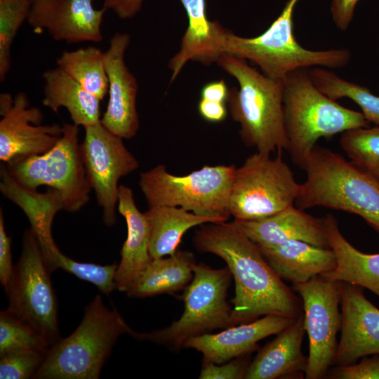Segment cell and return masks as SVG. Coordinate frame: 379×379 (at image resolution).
<instances>
[{"mask_svg":"<svg viewBox=\"0 0 379 379\" xmlns=\"http://www.w3.org/2000/svg\"><path fill=\"white\" fill-rule=\"evenodd\" d=\"M117 210L126 220L127 237L120 252L116 289L126 293L152 260L149 253L151 229L145 213L136 206L133 190L128 186L119 187Z\"/></svg>","mask_w":379,"mask_h":379,"instance_id":"20","label":"cell"},{"mask_svg":"<svg viewBox=\"0 0 379 379\" xmlns=\"http://www.w3.org/2000/svg\"><path fill=\"white\" fill-rule=\"evenodd\" d=\"M47 352L19 350L0 356V378H33L43 364Z\"/></svg>","mask_w":379,"mask_h":379,"instance_id":"35","label":"cell"},{"mask_svg":"<svg viewBox=\"0 0 379 379\" xmlns=\"http://www.w3.org/2000/svg\"><path fill=\"white\" fill-rule=\"evenodd\" d=\"M40 248L45 263L51 272L62 269L83 281L94 284L106 295H109L116 289L115 275L118 267L117 263L101 265L76 261L63 254L55 241L40 245Z\"/></svg>","mask_w":379,"mask_h":379,"instance_id":"31","label":"cell"},{"mask_svg":"<svg viewBox=\"0 0 379 379\" xmlns=\"http://www.w3.org/2000/svg\"><path fill=\"white\" fill-rule=\"evenodd\" d=\"M118 311L97 295L74 331L52 345L34 379H98L119 336L129 333Z\"/></svg>","mask_w":379,"mask_h":379,"instance_id":"5","label":"cell"},{"mask_svg":"<svg viewBox=\"0 0 379 379\" xmlns=\"http://www.w3.org/2000/svg\"><path fill=\"white\" fill-rule=\"evenodd\" d=\"M300 0H288L279 14L261 34L243 37L225 29L222 54L248 60L266 76L282 80L296 69L310 67L336 69L345 67L351 58L348 48L310 50L302 46L293 33V13Z\"/></svg>","mask_w":379,"mask_h":379,"instance_id":"6","label":"cell"},{"mask_svg":"<svg viewBox=\"0 0 379 379\" xmlns=\"http://www.w3.org/2000/svg\"><path fill=\"white\" fill-rule=\"evenodd\" d=\"M131 37L116 33L104 52V63L108 78L109 99L101 124L122 139H131L139 129L136 108L138 85L124 62Z\"/></svg>","mask_w":379,"mask_h":379,"instance_id":"15","label":"cell"},{"mask_svg":"<svg viewBox=\"0 0 379 379\" xmlns=\"http://www.w3.org/2000/svg\"><path fill=\"white\" fill-rule=\"evenodd\" d=\"M38 239L25 231L22 252L5 292L6 309L39 332L51 347L60 339L58 302Z\"/></svg>","mask_w":379,"mask_h":379,"instance_id":"11","label":"cell"},{"mask_svg":"<svg viewBox=\"0 0 379 379\" xmlns=\"http://www.w3.org/2000/svg\"><path fill=\"white\" fill-rule=\"evenodd\" d=\"M185 8L188 25L180 49L171 59L168 67L173 81L189 61L205 65L216 62L222 55L221 40L225 29L217 21L208 19L205 0H180Z\"/></svg>","mask_w":379,"mask_h":379,"instance_id":"22","label":"cell"},{"mask_svg":"<svg viewBox=\"0 0 379 379\" xmlns=\"http://www.w3.org/2000/svg\"><path fill=\"white\" fill-rule=\"evenodd\" d=\"M295 201L305 210L324 207L356 214L379 232V178L329 149L315 146Z\"/></svg>","mask_w":379,"mask_h":379,"instance_id":"3","label":"cell"},{"mask_svg":"<svg viewBox=\"0 0 379 379\" xmlns=\"http://www.w3.org/2000/svg\"><path fill=\"white\" fill-rule=\"evenodd\" d=\"M359 0H331L333 21L340 30H346L352 20L356 5Z\"/></svg>","mask_w":379,"mask_h":379,"instance_id":"39","label":"cell"},{"mask_svg":"<svg viewBox=\"0 0 379 379\" xmlns=\"http://www.w3.org/2000/svg\"><path fill=\"white\" fill-rule=\"evenodd\" d=\"M0 175L1 192L23 211L39 243L54 241L52 236L53 221L59 211H64L60 192L48 188L41 193L22 187L9 174L4 162L1 164Z\"/></svg>","mask_w":379,"mask_h":379,"instance_id":"26","label":"cell"},{"mask_svg":"<svg viewBox=\"0 0 379 379\" xmlns=\"http://www.w3.org/2000/svg\"><path fill=\"white\" fill-rule=\"evenodd\" d=\"M198 110L200 115L210 122H220L227 115L225 102L211 101L203 98H201L199 102Z\"/></svg>","mask_w":379,"mask_h":379,"instance_id":"41","label":"cell"},{"mask_svg":"<svg viewBox=\"0 0 379 379\" xmlns=\"http://www.w3.org/2000/svg\"><path fill=\"white\" fill-rule=\"evenodd\" d=\"M248 365V354L220 364L203 361L199 378L200 379L245 378Z\"/></svg>","mask_w":379,"mask_h":379,"instance_id":"36","label":"cell"},{"mask_svg":"<svg viewBox=\"0 0 379 379\" xmlns=\"http://www.w3.org/2000/svg\"><path fill=\"white\" fill-rule=\"evenodd\" d=\"M43 105L57 112L65 107L74 124L84 127L100 122V100L57 67L43 73Z\"/></svg>","mask_w":379,"mask_h":379,"instance_id":"25","label":"cell"},{"mask_svg":"<svg viewBox=\"0 0 379 379\" xmlns=\"http://www.w3.org/2000/svg\"><path fill=\"white\" fill-rule=\"evenodd\" d=\"M60 139L41 154L20 157L5 163L20 185L36 190L43 185L59 191L64 211L76 213L89 201L91 187L86 177L79 143V126L65 123Z\"/></svg>","mask_w":379,"mask_h":379,"instance_id":"9","label":"cell"},{"mask_svg":"<svg viewBox=\"0 0 379 379\" xmlns=\"http://www.w3.org/2000/svg\"><path fill=\"white\" fill-rule=\"evenodd\" d=\"M215 63L237 81L239 86L230 89L227 102L244 144L267 155L286 150L284 79L270 78L246 60L228 54H222Z\"/></svg>","mask_w":379,"mask_h":379,"instance_id":"2","label":"cell"},{"mask_svg":"<svg viewBox=\"0 0 379 379\" xmlns=\"http://www.w3.org/2000/svg\"><path fill=\"white\" fill-rule=\"evenodd\" d=\"M305 333L302 314L259 350L249 364L245 378L276 379L305 373L307 357L302 352Z\"/></svg>","mask_w":379,"mask_h":379,"instance_id":"21","label":"cell"},{"mask_svg":"<svg viewBox=\"0 0 379 379\" xmlns=\"http://www.w3.org/2000/svg\"><path fill=\"white\" fill-rule=\"evenodd\" d=\"M284 87L286 151L301 168L319 138L368 126L361 112L343 107L323 93L313 83L309 69L288 73Z\"/></svg>","mask_w":379,"mask_h":379,"instance_id":"4","label":"cell"},{"mask_svg":"<svg viewBox=\"0 0 379 379\" xmlns=\"http://www.w3.org/2000/svg\"><path fill=\"white\" fill-rule=\"evenodd\" d=\"M193 272L183 295L184 311L177 321L149 333L131 329L128 334L139 340L178 350L191 338L234 326L232 307L227 300L232 278L228 267L213 269L196 263Z\"/></svg>","mask_w":379,"mask_h":379,"instance_id":"8","label":"cell"},{"mask_svg":"<svg viewBox=\"0 0 379 379\" xmlns=\"http://www.w3.org/2000/svg\"><path fill=\"white\" fill-rule=\"evenodd\" d=\"M235 170L234 165H205L175 175L159 164L140 173L139 186L149 208L176 206L215 222H225L231 215L229 200Z\"/></svg>","mask_w":379,"mask_h":379,"instance_id":"7","label":"cell"},{"mask_svg":"<svg viewBox=\"0 0 379 379\" xmlns=\"http://www.w3.org/2000/svg\"><path fill=\"white\" fill-rule=\"evenodd\" d=\"M300 295L306 333L309 338V354L305 373L307 379H321L333 365L340 330L341 282L324 275L293 284Z\"/></svg>","mask_w":379,"mask_h":379,"instance_id":"12","label":"cell"},{"mask_svg":"<svg viewBox=\"0 0 379 379\" xmlns=\"http://www.w3.org/2000/svg\"><path fill=\"white\" fill-rule=\"evenodd\" d=\"M143 0H105L103 6L121 19L134 17L141 9Z\"/></svg>","mask_w":379,"mask_h":379,"instance_id":"40","label":"cell"},{"mask_svg":"<svg viewBox=\"0 0 379 379\" xmlns=\"http://www.w3.org/2000/svg\"><path fill=\"white\" fill-rule=\"evenodd\" d=\"M234 221L259 247H273L290 240L329 247L322 218H315L293 205L262 219Z\"/></svg>","mask_w":379,"mask_h":379,"instance_id":"19","label":"cell"},{"mask_svg":"<svg viewBox=\"0 0 379 379\" xmlns=\"http://www.w3.org/2000/svg\"><path fill=\"white\" fill-rule=\"evenodd\" d=\"M58 67L102 100L108 93L104 53L95 46L65 51L56 60Z\"/></svg>","mask_w":379,"mask_h":379,"instance_id":"29","label":"cell"},{"mask_svg":"<svg viewBox=\"0 0 379 379\" xmlns=\"http://www.w3.org/2000/svg\"><path fill=\"white\" fill-rule=\"evenodd\" d=\"M329 378L336 379H379V354L354 364L335 366Z\"/></svg>","mask_w":379,"mask_h":379,"instance_id":"37","label":"cell"},{"mask_svg":"<svg viewBox=\"0 0 379 379\" xmlns=\"http://www.w3.org/2000/svg\"><path fill=\"white\" fill-rule=\"evenodd\" d=\"M93 0H32L27 18L36 31L46 30L55 41L67 44L99 42L107 11L95 9Z\"/></svg>","mask_w":379,"mask_h":379,"instance_id":"16","label":"cell"},{"mask_svg":"<svg viewBox=\"0 0 379 379\" xmlns=\"http://www.w3.org/2000/svg\"><path fill=\"white\" fill-rule=\"evenodd\" d=\"M11 237L8 236L4 225L2 209L0 210V282L6 290L13 272L11 256Z\"/></svg>","mask_w":379,"mask_h":379,"instance_id":"38","label":"cell"},{"mask_svg":"<svg viewBox=\"0 0 379 379\" xmlns=\"http://www.w3.org/2000/svg\"><path fill=\"white\" fill-rule=\"evenodd\" d=\"M195 265L194 255L188 251L152 259L126 294L131 298H143L181 291L191 282Z\"/></svg>","mask_w":379,"mask_h":379,"instance_id":"27","label":"cell"},{"mask_svg":"<svg viewBox=\"0 0 379 379\" xmlns=\"http://www.w3.org/2000/svg\"><path fill=\"white\" fill-rule=\"evenodd\" d=\"M314 85L332 100L347 98L354 101L361 109L368 122L379 126V96L367 87L345 80L334 72L324 67L309 69Z\"/></svg>","mask_w":379,"mask_h":379,"instance_id":"30","label":"cell"},{"mask_svg":"<svg viewBox=\"0 0 379 379\" xmlns=\"http://www.w3.org/2000/svg\"><path fill=\"white\" fill-rule=\"evenodd\" d=\"M47 340L7 310L0 312V356L19 350L48 351Z\"/></svg>","mask_w":379,"mask_h":379,"instance_id":"34","label":"cell"},{"mask_svg":"<svg viewBox=\"0 0 379 379\" xmlns=\"http://www.w3.org/2000/svg\"><path fill=\"white\" fill-rule=\"evenodd\" d=\"M340 338L333 364L349 365L371 354H379V309L360 287L341 282Z\"/></svg>","mask_w":379,"mask_h":379,"instance_id":"17","label":"cell"},{"mask_svg":"<svg viewBox=\"0 0 379 379\" xmlns=\"http://www.w3.org/2000/svg\"><path fill=\"white\" fill-rule=\"evenodd\" d=\"M230 90L224 79L206 84L201 91V98L225 102L227 100Z\"/></svg>","mask_w":379,"mask_h":379,"instance_id":"42","label":"cell"},{"mask_svg":"<svg viewBox=\"0 0 379 379\" xmlns=\"http://www.w3.org/2000/svg\"><path fill=\"white\" fill-rule=\"evenodd\" d=\"M0 114V159L4 163L44 154L62 135V126L42 124L43 113L38 107H29L28 98L22 92L14 98L9 93H1Z\"/></svg>","mask_w":379,"mask_h":379,"instance_id":"14","label":"cell"},{"mask_svg":"<svg viewBox=\"0 0 379 379\" xmlns=\"http://www.w3.org/2000/svg\"><path fill=\"white\" fill-rule=\"evenodd\" d=\"M259 248L277 275L293 284L326 275L336 266V257L330 247L303 241L290 240L276 246Z\"/></svg>","mask_w":379,"mask_h":379,"instance_id":"23","label":"cell"},{"mask_svg":"<svg viewBox=\"0 0 379 379\" xmlns=\"http://www.w3.org/2000/svg\"><path fill=\"white\" fill-rule=\"evenodd\" d=\"M277 152L271 158L256 152L236 168L229 200L234 220L262 219L294 204L300 184Z\"/></svg>","mask_w":379,"mask_h":379,"instance_id":"10","label":"cell"},{"mask_svg":"<svg viewBox=\"0 0 379 379\" xmlns=\"http://www.w3.org/2000/svg\"><path fill=\"white\" fill-rule=\"evenodd\" d=\"M145 213L151 229L149 253L152 259L174 254L184 234L190 228L215 222L212 218L176 206H154Z\"/></svg>","mask_w":379,"mask_h":379,"instance_id":"28","label":"cell"},{"mask_svg":"<svg viewBox=\"0 0 379 379\" xmlns=\"http://www.w3.org/2000/svg\"><path fill=\"white\" fill-rule=\"evenodd\" d=\"M32 0H0V81L11 67V48L22 22L29 17Z\"/></svg>","mask_w":379,"mask_h":379,"instance_id":"33","label":"cell"},{"mask_svg":"<svg viewBox=\"0 0 379 379\" xmlns=\"http://www.w3.org/2000/svg\"><path fill=\"white\" fill-rule=\"evenodd\" d=\"M322 220L328 246L336 257L335 267L324 276L366 288L379 297V253H365L353 246L341 233L332 214Z\"/></svg>","mask_w":379,"mask_h":379,"instance_id":"24","label":"cell"},{"mask_svg":"<svg viewBox=\"0 0 379 379\" xmlns=\"http://www.w3.org/2000/svg\"><path fill=\"white\" fill-rule=\"evenodd\" d=\"M295 319L279 315H265L254 321L225 328L218 333H205L185 341L183 347L197 350L203 361L220 364L255 351L258 343L275 335Z\"/></svg>","mask_w":379,"mask_h":379,"instance_id":"18","label":"cell"},{"mask_svg":"<svg viewBox=\"0 0 379 379\" xmlns=\"http://www.w3.org/2000/svg\"><path fill=\"white\" fill-rule=\"evenodd\" d=\"M194 246L201 253L221 258L235 283L232 299L234 326L262 316L296 319L301 315L298 297L284 284L263 257L258 246L236 221L209 222L197 230Z\"/></svg>","mask_w":379,"mask_h":379,"instance_id":"1","label":"cell"},{"mask_svg":"<svg viewBox=\"0 0 379 379\" xmlns=\"http://www.w3.org/2000/svg\"><path fill=\"white\" fill-rule=\"evenodd\" d=\"M80 145L87 179L102 209L103 222H117L119 179L139 168V162L124 145L123 139L110 132L101 122L84 127Z\"/></svg>","mask_w":379,"mask_h":379,"instance_id":"13","label":"cell"},{"mask_svg":"<svg viewBox=\"0 0 379 379\" xmlns=\"http://www.w3.org/2000/svg\"><path fill=\"white\" fill-rule=\"evenodd\" d=\"M340 145L352 163L379 178V126L345 131Z\"/></svg>","mask_w":379,"mask_h":379,"instance_id":"32","label":"cell"}]
</instances>
